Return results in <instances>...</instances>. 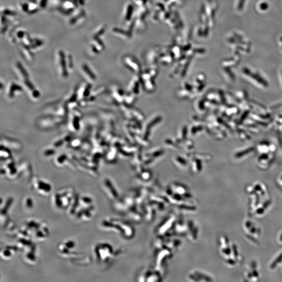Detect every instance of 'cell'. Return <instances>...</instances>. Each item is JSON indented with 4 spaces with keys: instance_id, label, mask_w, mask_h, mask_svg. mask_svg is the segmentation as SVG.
Returning a JSON list of instances; mask_svg holds the SVG:
<instances>
[{
    "instance_id": "cell-24",
    "label": "cell",
    "mask_w": 282,
    "mask_h": 282,
    "mask_svg": "<svg viewBox=\"0 0 282 282\" xmlns=\"http://www.w3.org/2000/svg\"><path fill=\"white\" fill-rule=\"evenodd\" d=\"M27 203H26V205L28 207H31L32 206H33V203H32V201H31V199L30 198H28V199L27 200Z\"/></svg>"
},
{
    "instance_id": "cell-9",
    "label": "cell",
    "mask_w": 282,
    "mask_h": 282,
    "mask_svg": "<svg viewBox=\"0 0 282 282\" xmlns=\"http://www.w3.org/2000/svg\"><path fill=\"white\" fill-rule=\"evenodd\" d=\"M187 226L186 235L187 237L191 241H196L198 236V228L196 224L189 220L187 222Z\"/></svg>"
},
{
    "instance_id": "cell-15",
    "label": "cell",
    "mask_w": 282,
    "mask_h": 282,
    "mask_svg": "<svg viewBox=\"0 0 282 282\" xmlns=\"http://www.w3.org/2000/svg\"><path fill=\"white\" fill-rule=\"evenodd\" d=\"M36 185H37L36 186V189L37 190L38 189L39 191L40 192L42 191L41 190H42V192L44 193L49 192L50 191H51V185L42 180H38L36 183Z\"/></svg>"
},
{
    "instance_id": "cell-20",
    "label": "cell",
    "mask_w": 282,
    "mask_h": 282,
    "mask_svg": "<svg viewBox=\"0 0 282 282\" xmlns=\"http://www.w3.org/2000/svg\"><path fill=\"white\" fill-rule=\"evenodd\" d=\"M249 76H251L252 78H253L255 80H256L258 82L260 83L261 84L263 85L266 86V87L267 86V85H268L267 82L263 79H262V77L260 76V75H258V74H252L251 72V73L249 75Z\"/></svg>"
},
{
    "instance_id": "cell-22",
    "label": "cell",
    "mask_w": 282,
    "mask_h": 282,
    "mask_svg": "<svg viewBox=\"0 0 282 282\" xmlns=\"http://www.w3.org/2000/svg\"><path fill=\"white\" fill-rule=\"evenodd\" d=\"M44 154L46 156H51L52 155L55 154V149H50L44 151Z\"/></svg>"
},
{
    "instance_id": "cell-2",
    "label": "cell",
    "mask_w": 282,
    "mask_h": 282,
    "mask_svg": "<svg viewBox=\"0 0 282 282\" xmlns=\"http://www.w3.org/2000/svg\"><path fill=\"white\" fill-rule=\"evenodd\" d=\"M64 118L53 115L41 118L39 121V125L41 128L44 129L54 128L63 122Z\"/></svg>"
},
{
    "instance_id": "cell-4",
    "label": "cell",
    "mask_w": 282,
    "mask_h": 282,
    "mask_svg": "<svg viewBox=\"0 0 282 282\" xmlns=\"http://www.w3.org/2000/svg\"><path fill=\"white\" fill-rule=\"evenodd\" d=\"M97 249V258L100 260L109 259L112 255V249L111 246L108 244H101L96 248Z\"/></svg>"
},
{
    "instance_id": "cell-1",
    "label": "cell",
    "mask_w": 282,
    "mask_h": 282,
    "mask_svg": "<svg viewBox=\"0 0 282 282\" xmlns=\"http://www.w3.org/2000/svg\"><path fill=\"white\" fill-rule=\"evenodd\" d=\"M103 226L108 229H115L119 231L125 238L130 239L134 236L135 231L133 227L128 222L125 221L115 220H104Z\"/></svg>"
},
{
    "instance_id": "cell-16",
    "label": "cell",
    "mask_w": 282,
    "mask_h": 282,
    "mask_svg": "<svg viewBox=\"0 0 282 282\" xmlns=\"http://www.w3.org/2000/svg\"><path fill=\"white\" fill-rule=\"evenodd\" d=\"M82 69L83 72L84 73L85 76H86L87 79H88V81H95L96 79V75L93 74L92 70H90V69L86 64H83Z\"/></svg>"
},
{
    "instance_id": "cell-18",
    "label": "cell",
    "mask_w": 282,
    "mask_h": 282,
    "mask_svg": "<svg viewBox=\"0 0 282 282\" xmlns=\"http://www.w3.org/2000/svg\"><path fill=\"white\" fill-rule=\"evenodd\" d=\"M164 245L167 246V248L169 249H172L173 248H176L179 246L180 245V241L179 240L177 239H172V240H169L168 241L166 242H165Z\"/></svg>"
},
{
    "instance_id": "cell-14",
    "label": "cell",
    "mask_w": 282,
    "mask_h": 282,
    "mask_svg": "<svg viewBox=\"0 0 282 282\" xmlns=\"http://www.w3.org/2000/svg\"><path fill=\"white\" fill-rule=\"evenodd\" d=\"M187 228V223H185L183 220L179 219L175 222L174 231H176V233L179 234H186Z\"/></svg>"
},
{
    "instance_id": "cell-19",
    "label": "cell",
    "mask_w": 282,
    "mask_h": 282,
    "mask_svg": "<svg viewBox=\"0 0 282 282\" xmlns=\"http://www.w3.org/2000/svg\"><path fill=\"white\" fill-rule=\"evenodd\" d=\"M153 207V206L152 205L149 203V204L146 205V207L147 211H148L146 215V218L149 221H150L151 220H152L153 217L154 216V210Z\"/></svg>"
},
{
    "instance_id": "cell-10",
    "label": "cell",
    "mask_w": 282,
    "mask_h": 282,
    "mask_svg": "<svg viewBox=\"0 0 282 282\" xmlns=\"http://www.w3.org/2000/svg\"><path fill=\"white\" fill-rule=\"evenodd\" d=\"M92 86L90 83H85L81 86V87L77 89V98L80 100H84L87 99L90 95V90Z\"/></svg>"
},
{
    "instance_id": "cell-6",
    "label": "cell",
    "mask_w": 282,
    "mask_h": 282,
    "mask_svg": "<svg viewBox=\"0 0 282 282\" xmlns=\"http://www.w3.org/2000/svg\"><path fill=\"white\" fill-rule=\"evenodd\" d=\"M23 87L26 90L30 97L33 100H37L41 97V93L37 90L33 84L27 79L23 81Z\"/></svg>"
},
{
    "instance_id": "cell-21",
    "label": "cell",
    "mask_w": 282,
    "mask_h": 282,
    "mask_svg": "<svg viewBox=\"0 0 282 282\" xmlns=\"http://www.w3.org/2000/svg\"><path fill=\"white\" fill-rule=\"evenodd\" d=\"M253 150V148H249V149H247V150H245L242 151V152H241L239 153L238 154L236 155L237 157H241L242 156H244L245 154H248L251 151H252Z\"/></svg>"
},
{
    "instance_id": "cell-5",
    "label": "cell",
    "mask_w": 282,
    "mask_h": 282,
    "mask_svg": "<svg viewBox=\"0 0 282 282\" xmlns=\"http://www.w3.org/2000/svg\"><path fill=\"white\" fill-rule=\"evenodd\" d=\"M176 220L175 216L174 215L169 217L158 228L157 233L160 236L163 237L164 235L168 234V231L170 229H171V227H173L174 225Z\"/></svg>"
},
{
    "instance_id": "cell-17",
    "label": "cell",
    "mask_w": 282,
    "mask_h": 282,
    "mask_svg": "<svg viewBox=\"0 0 282 282\" xmlns=\"http://www.w3.org/2000/svg\"><path fill=\"white\" fill-rule=\"evenodd\" d=\"M16 69H17L18 75L22 81L28 78V75L26 70L24 69L22 64L18 63L16 64Z\"/></svg>"
},
{
    "instance_id": "cell-11",
    "label": "cell",
    "mask_w": 282,
    "mask_h": 282,
    "mask_svg": "<svg viewBox=\"0 0 282 282\" xmlns=\"http://www.w3.org/2000/svg\"><path fill=\"white\" fill-rule=\"evenodd\" d=\"M188 280L191 282H201V281H209V277L204 275L200 271L193 270L188 275Z\"/></svg>"
},
{
    "instance_id": "cell-3",
    "label": "cell",
    "mask_w": 282,
    "mask_h": 282,
    "mask_svg": "<svg viewBox=\"0 0 282 282\" xmlns=\"http://www.w3.org/2000/svg\"><path fill=\"white\" fill-rule=\"evenodd\" d=\"M158 252L156 259V270L163 273L164 264L166 260L172 256V251L168 248H162Z\"/></svg>"
},
{
    "instance_id": "cell-23",
    "label": "cell",
    "mask_w": 282,
    "mask_h": 282,
    "mask_svg": "<svg viewBox=\"0 0 282 282\" xmlns=\"http://www.w3.org/2000/svg\"><path fill=\"white\" fill-rule=\"evenodd\" d=\"M245 0H239V4H238V9L239 10H241L243 8L244 4H245Z\"/></svg>"
},
{
    "instance_id": "cell-8",
    "label": "cell",
    "mask_w": 282,
    "mask_h": 282,
    "mask_svg": "<svg viewBox=\"0 0 282 282\" xmlns=\"http://www.w3.org/2000/svg\"><path fill=\"white\" fill-rule=\"evenodd\" d=\"M23 90L24 88L23 86H20L14 82H12L8 85L6 90V95L9 99H13V98L17 95V94L22 93Z\"/></svg>"
},
{
    "instance_id": "cell-7",
    "label": "cell",
    "mask_w": 282,
    "mask_h": 282,
    "mask_svg": "<svg viewBox=\"0 0 282 282\" xmlns=\"http://www.w3.org/2000/svg\"><path fill=\"white\" fill-rule=\"evenodd\" d=\"M169 190H171L172 192L179 195L185 199H190L192 198V196L190 194L187 188L180 184H172L169 187Z\"/></svg>"
},
{
    "instance_id": "cell-13",
    "label": "cell",
    "mask_w": 282,
    "mask_h": 282,
    "mask_svg": "<svg viewBox=\"0 0 282 282\" xmlns=\"http://www.w3.org/2000/svg\"><path fill=\"white\" fill-rule=\"evenodd\" d=\"M80 117L79 114L76 113H73L72 116L70 118V122H69V126L71 130L72 131H77L79 130L80 125Z\"/></svg>"
},
{
    "instance_id": "cell-12",
    "label": "cell",
    "mask_w": 282,
    "mask_h": 282,
    "mask_svg": "<svg viewBox=\"0 0 282 282\" xmlns=\"http://www.w3.org/2000/svg\"><path fill=\"white\" fill-rule=\"evenodd\" d=\"M104 186L110 198L114 200L118 198L119 193L118 192V191L109 180H105V181H104Z\"/></svg>"
}]
</instances>
